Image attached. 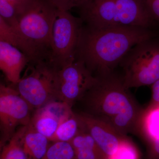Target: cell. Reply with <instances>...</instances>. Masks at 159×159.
<instances>
[{
  "label": "cell",
  "mask_w": 159,
  "mask_h": 159,
  "mask_svg": "<svg viewBox=\"0 0 159 159\" xmlns=\"http://www.w3.org/2000/svg\"><path fill=\"white\" fill-rule=\"evenodd\" d=\"M72 107L65 102L54 101L36 110L30 124L38 132L51 141L61 120L72 110Z\"/></svg>",
  "instance_id": "obj_11"
},
{
  "label": "cell",
  "mask_w": 159,
  "mask_h": 159,
  "mask_svg": "<svg viewBox=\"0 0 159 159\" xmlns=\"http://www.w3.org/2000/svg\"><path fill=\"white\" fill-rule=\"evenodd\" d=\"M70 142L77 159H107L93 138L82 128Z\"/></svg>",
  "instance_id": "obj_14"
},
{
  "label": "cell",
  "mask_w": 159,
  "mask_h": 159,
  "mask_svg": "<svg viewBox=\"0 0 159 159\" xmlns=\"http://www.w3.org/2000/svg\"><path fill=\"white\" fill-rule=\"evenodd\" d=\"M28 65L19 82L13 84L21 96L36 110L58 101V70L47 61Z\"/></svg>",
  "instance_id": "obj_6"
},
{
  "label": "cell",
  "mask_w": 159,
  "mask_h": 159,
  "mask_svg": "<svg viewBox=\"0 0 159 159\" xmlns=\"http://www.w3.org/2000/svg\"><path fill=\"white\" fill-rule=\"evenodd\" d=\"M26 126L20 127L9 142L1 148L0 159H28L22 142Z\"/></svg>",
  "instance_id": "obj_17"
},
{
  "label": "cell",
  "mask_w": 159,
  "mask_h": 159,
  "mask_svg": "<svg viewBox=\"0 0 159 159\" xmlns=\"http://www.w3.org/2000/svg\"><path fill=\"white\" fill-rule=\"evenodd\" d=\"M120 65L126 88L152 85L159 79V39L155 37L138 44Z\"/></svg>",
  "instance_id": "obj_5"
},
{
  "label": "cell",
  "mask_w": 159,
  "mask_h": 159,
  "mask_svg": "<svg viewBox=\"0 0 159 159\" xmlns=\"http://www.w3.org/2000/svg\"><path fill=\"white\" fill-rule=\"evenodd\" d=\"M156 36L150 29L142 27L83 25L76 57L95 77H102L113 73L134 47Z\"/></svg>",
  "instance_id": "obj_1"
},
{
  "label": "cell",
  "mask_w": 159,
  "mask_h": 159,
  "mask_svg": "<svg viewBox=\"0 0 159 159\" xmlns=\"http://www.w3.org/2000/svg\"><path fill=\"white\" fill-rule=\"evenodd\" d=\"M83 22L69 11L57 9L51 33L49 62L60 70L76 59Z\"/></svg>",
  "instance_id": "obj_7"
},
{
  "label": "cell",
  "mask_w": 159,
  "mask_h": 159,
  "mask_svg": "<svg viewBox=\"0 0 159 159\" xmlns=\"http://www.w3.org/2000/svg\"><path fill=\"white\" fill-rule=\"evenodd\" d=\"M98 77V81L82 99L84 111L101 119L124 135L138 134L143 109L114 72Z\"/></svg>",
  "instance_id": "obj_2"
},
{
  "label": "cell",
  "mask_w": 159,
  "mask_h": 159,
  "mask_svg": "<svg viewBox=\"0 0 159 159\" xmlns=\"http://www.w3.org/2000/svg\"><path fill=\"white\" fill-rule=\"evenodd\" d=\"M30 62L28 56L19 49L0 41V69L12 84L19 82L23 70Z\"/></svg>",
  "instance_id": "obj_12"
},
{
  "label": "cell",
  "mask_w": 159,
  "mask_h": 159,
  "mask_svg": "<svg viewBox=\"0 0 159 159\" xmlns=\"http://www.w3.org/2000/svg\"><path fill=\"white\" fill-rule=\"evenodd\" d=\"M84 63L76 59L57 72L58 100L70 106L81 100L98 81Z\"/></svg>",
  "instance_id": "obj_9"
},
{
  "label": "cell",
  "mask_w": 159,
  "mask_h": 159,
  "mask_svg": "<svg viewBox=\"0 0 159 159\" xmlns=\"http://www.w3.org/2000/svg\"><path fill=\"white\" fill-rule=\"evenodd\" d=\"M152 98L151 104H159V79L152 85Z\"/></svg>",
  "instance_id": "obj_25"
},
{
  "label": "cell",
  "mask_w": 159,
  "mask_h": 159,
  "mask_svg": "<svg viewBox=\"0 0 159 159\" xmlns=\"http://www.w3.org/2000/svg\"><path fill=\"white\" fill-rule=\"evenodd\" d=\"M0 41L5 42L14 46L27 56V49L19 34L14 28L5 22L1 17H0Z\"/></svg>",
  "instance_id": "obj_19"
},
{
  "label": "cell",
  "mask_w": 159,
  "mask_h": 159,
  "mask_svg": "<svg viewBox=\"0 0 159 159\" xmlns=\"http://www.w3.org/2000/svg\"><path fill=\"white\" fill-rule=\"evenodd\" d=\"M138 134L143 138L147 145L159 139V104L149 103L143 109Z\"/></svg>",
  "instance_id": "obj_15"
},
{
  "label": "cell",
  "mask_w": 159,
  "mask_h": 159,
  "mask_svg": "<svg viewBox=\"0 0 159 159\" xmlns=\"http://www.w3.org/2000/svg\"><path fill=\"white\" fill-rule=\"evenodd\" d=\"M49 142L47 137L38 132L31 124L26 126L22 142L28 159H42L48 150Z\"/></svg>",
  "instance_id": "obj_13"
},
{
  "label": "cell",
  "mask_w": 159,
  "mask_h": 159,
  "mask_svg": "<svg viewBox=\"0 0 159 159\" xmlns=\"http://www.w3.org/2000/svg\"><path fill=\"white\" fill-rule=\"evenodd\" d=\"M75 113L81 128L93 138L107 157L112 155L122 142L128 138L97 117L84 111Z\"/></svg>",
  "instance_id": "obj_10"
},
{
  "label": "cell",
  "mask_w": 159,
  "mask_h": 159,
  "mask_svg": "<svg viewBox=\"0 0 159 159\" xmlns=\"http://www.w3.org/2000/svg\"><path fill=\"white\" fill-rule=\"evenodd\" d=\"M57 9L50 0H31L18 16L14 29L25 45L30 63L49 61Z\"/></svg>",
  "instance_id": "obj_3"
},
{
  "label": "cell",
  "mask_w": 159,
  "mask_h": 159,
  "mask_svg": "<svg viewBox=\"0 0 159 159\" xmlns=\"http://www.w3.org/2000/svg\"><path fill=\"white\" fill-rule=\"evenodd\" d=\"M59 10L69 11L73 8H80L90 0H50Z\"/></svg>",
  "instance_id": "obj_22"
},
{
  "label": "cell",
  "mask_w": 159,
  "mask_h": 159,
  "mask_svg": "<svg viewBox=\"0 0 159 159\" xmlns=\"http://www.w3.org/2000/svg\"><path fill=\"white\" fill-rule=\"evenodd\" d=\"M142 1L151 17L159 22V0Z\"/></svg>",
  "instance_id": "obj_23"
},
{
  "label": "cell",
  "mask_w": 159,
  "mask_h": 159,
  "mask_svg": "<svg viewBox=\"0 0 159 159\" xmlns=\"http://www.w3.org/2000/svg\"><path fill=\"white\" fill-rule=\"evenodd\" d=\"M6 1L11 3L15 7L17 10L19 16L25 9L31 0H6Z\"/></svg>",
  "instance_id": "obj_26"
},
{
  "label": "cell",
  "mask_w": 159,
  "mask_h": 159,
  "mask_svg": "<svg viewBox=\"0 0 159 159\" xmlns=\"http://www.w3.org/2000/svg\"><path fill=\"white\" fill-rule=\"evenodd\" d=\"M0 17L12 28L17 26L18 18L17 10L14 6L6 0H0Z\"/></svg>",
  "instance_id": "obj_21"
},
{
  "label": "cell",
  "mask_w": 159,
  "mask_h": 159,
  "mask_svg": "<svg viewBox=\"0 0 159 159\" xmlns=\"http://www.w3.org/2000/svg\"><path fill=\"white\" fill-rule=\"evenodd\" d=\"M107 159H141V155L136 145L128 137L122 142L116 151Z\"/></svg>",
  "instance_id": "obj_20"
},
{
  "label": "cell",
  "mask_w": 159,
  "mask_h": 159,
  "mask_svg": "<svg viewBox=\"0 0 159 159\" xmlns=\"http://www.w3.org/2000/svg\"><path fill=\"white\" fill-rule=\"evenodd\" d=\"M148 159H159V139L147 145Z\"/></svg>",
  "instance_id": "obj_24"
},
{
  "label": "cell",
  "mask_w": 159,
  "mask_h": 159,
  "mask_svg": "<svg viewBox=\"0 0 159 159\" xmlns=\"http://www.w3.org/2000/svg\"><path fill=\"white\" fill-rule=\"evenodd\" d=\"M33 108L12 86L0 85V148L16 132L17 127L29 125Z\"/></svg>",
  "instance_id": "obj_8"
},
{
  "label": "cell",
  "mask_w": 159,
  "mask_h": 159,
  "mask_svg": "<svg viewBox=\"0 0 159 159\" xmlns=\"http://www.w3.org/2000/svg\"><path fill=\"white\" fill-rule=\"evenodd\" d=\"M42 159H77L70 143L53 142Z\"/></svg>",
  "instance_id": "obj_18"
},
{
  "label": "cell",
  "mask_w": 159,
  "mask_h": 159,
  "mask_svg": "<svg viewBox=\"0 0 159 159\" xmlns=\"http://www.w3.org/2000/svg\"><path fill=\"white\" fill-rule=\"evenodd\" d=\"M76 113L73 110L63 117L51 142H70L81 130Z\"/></svg>",
  "instance_id": "obj_16"
},
{
  "label": "cell",
  "mask_w": 159,
  "mask_h": 159,
  "mask_svg": "<svg viewBox=\"0 0 159 159\" xmlns=\"http://www.w3.org/2000/svg\"><path fill=\"white\" fill-rule=\"evenodd\" d=\"M79 9L80 17L92 28L150 29L155 21L142 0H90Z\"/></svg>",
  "instance_id": "obj_4"
}]
</instances>
